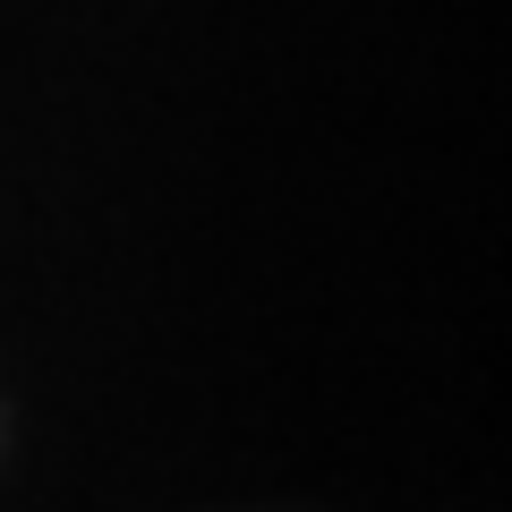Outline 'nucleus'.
<instances>
[{
  "mask_svg": "<svg viewBox=\"0 0 512 512\" xmlns=\"http://www.w3.org/2000/svg\"><path fill=\"white\" fill-rule=\"evenodd\" d=\"M0 436H9V419H0Z\"/></svg>",
  "mask_w": 512,
  "mask_h": 512,
  "instance_id": "nucleus-1",
  "label": "nucleus"
}]
</instances>
